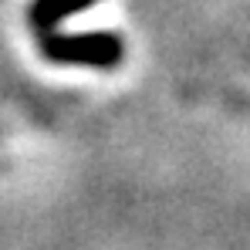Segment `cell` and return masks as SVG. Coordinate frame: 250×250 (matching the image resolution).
Returning <instances> with one entry per match:
<instances>
[{"label": "cell", "instance_id": "obj_1", "mask_svg": "<svg viewBox=\"0 0 250 250\" xmlns=\"http://www.w3.org/2000/svg\"><path fill=\"white\" fill-rule=\"evenodd\" d=\"M41 54L54 64H91V68H115L125 47L119 34L108 31H84V34H41Z\"/></svg>", "mask_w": 250, "mask_h": 250}, {"label": "cell", "instance_id": "obj_2", "mask_svg": "<svg viewBox=\"0 0 250 250\" xmlns=\"http://www.w3.org/2000/svg\"><path fill=\"white\" fill-rule=\"evenodd\" d=\"M95 0H34L31 3V24L38 31H54L61 21H68L71 14H78L84 7H91Z\"/></svg>", "mask_w": 250, "mask_h": 250}]
</instances>
